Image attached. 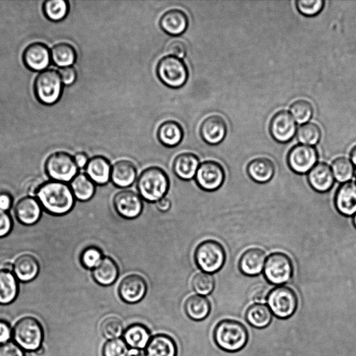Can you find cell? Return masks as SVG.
I'll return each mask as SVG.
<instances>
[{
	"mask_svg": "<svg viewBox=\"0 0 356 356\" xmlns=\"http://www.w3.org/2000/svg\"><path fill=\"white\" fill-rule=\"evenodd\" d=\"M322 136L320 127L315 124H307L300 128L298 132V139L300 142L307 146L317 144Z\"/></svg>",
	"mask_w": 356,
	"mask_h": 356,
	"instance_id": "42",
	"label": "cell"
},
{
	"mask_svg": "<svg viewBox=\"0 0 356 356\" xmlns=\"http://www.w3.org/2000/svg\"><path fill=\"white\" fill-rule=\"evenodd\" d=\"M267 304L276 317L287 319L293 315L298 308V298L290 287L279 286L269 293Z\"/></svg>",
	"mask_w": 356,
	"mask_h": 356,
	"instance_id": "9",
	"label": "cell"
},
{
	"mask_svg": "<svg viewBox=\"0 0 356 356\" xmlns=\"http://www.w3.org/2000/svg\"><path fill=\"white\" fill-rule=\"evenodd\" d=\"M248 332L241 323L234 320H223L215 327L214 339L223 351L236 352L245 347L248 342Z\"/></svg>",
	"mask_w": 356,
	"mask_h": 356,
	"instance_id": "3",
	"label": "cell"
},
{
	"mask_svg": "<svg viewBox=\"0 0 356 356\" xmlns=\"http://www.w3.org/2000/svg\"><path fill=\"white\" fill-rule=\"evenodd\" d=\"M12 205V196L6 192L0 193V210L8 212Z\"/></svg>",
	"mask_w": 356,
	"mask_h": 356,
	"instance_id": "52",
	"label": "cell"
},
{
	"mask_svg": "<svg viewBox=\"0 0 356 356\" xmlns=\"http://www.w3.org/2000/svg\"><path fill=\"white\" fill-rule=\"evenodd\" d=\"M157 135L159 142L163 146L173 148L181 143L184 131L179 124L174 121H168L160 125Z\"/></svg>",
	"mask_w": 356,
	"mask_h": 356,
	"instance_id": "31",
	"label": "cell"
},
{
	"mask_svg": "<svg viewBox=\"0 0 356 356\" xmlns=\"http://www.w3.org/2000/svg\"><path fill=\"white\" fill-rule=\"evenodd\" d=\"M69 3L66 0H48L43 5V12L52 22L62 21L69 13Z\"/></svg>",
	"mask_w": 356,
	"mask_h": 356,
	"instance_id": "36",
	"label": "cell"
},
{
	"mask_svg": "<svg viewBox=\"0 0 356 356\" xmlns=\"http://www.w3.org/2000/svg\"><path fill=\"white\" fill-rule=\"evenodd\" d=\"M58 72L65 85L71 86L77 80V71L72 67L60 69Z\"/></svg>",
	"mask_w": 356,
	"mask_h": 356,
	"instance_id": "49",
	"label": "cell"
},
{
	"mask_svg": "<svg viewBox=\"0 0 356 356\" xmlns=\"http://www.w3.org/2000/svg\"><path fill=\"white\" fill-rule=\"evenodd\" d=\"M246 318L253 326L263 329L271 323L272 314L271 310L266 305L257 304L249 307L246 313Z\"/></svg>",
	"mask_w": 356,
	"mask_h": 356,
	"instance_id": "37",
	"label": "cell"
},
{
	"mask_svg": "<svg viewBox=\"0 0 356 356\" xmlns=\"http://www.w3.org/2000/svg\"><path fill=\"white\" fill-rule=\"evenodd\" d=\"M193 289L201 296H207L212 292L215 286L212 274L206 272L197 273L192 279Z\"/></svg>",
	"mask_w": 356,
	"mask_h": 356,
	"instance_id": "40",
	"label": "cell"
},
{
	"mask_svg": "<svg viewBox=\"0 0 356 356\" xmlns=\"http://www.w3.org/2000/svg\"><path fill=\"white\" fill-rule=\"evenodd\" d=\"M100 329L104 337L114 340L122 335L124 325L121 320L115 317H109L102 321Z\"/></svg>",
	"mask_w": 356,
	"mask_h": 356,
	"instance_id": "43",
	"label": "cell"
},
{
	"mask_svg": "<svg viewBox=\"0 0 356 356\" xmlns=\"http://www.w3.org/2000/svg\"><path fill=\"white\" fill-rule=\"evenodd\" d=\"M36 198L45 212L57 216L71 212L76 200L67 183L54 181L40 186Z\"/></svg>",
	"mask_w": 356,
	"mask_h": 356,
	"instance_id": "1",
	"label": "cell"
},
{
	"mask_svg": "<svg viewBox=\"0 0 356 356\" xmlns=\"http://www.w3.org/2000/svg\"><path fill=\"white\" fill-rule=\"evenodd\" d=\"M200 166L199 157L192 153L178 155L173 162V171L181 180L190 181L195 177Z\"/></svg>",
	"mask_w": 356,
	"mask_h": 356,
	"instance_id": "22",
	"label": "cell"
},
{
	"mask_svg": "<svg viewBox=\"0 0 356 356\" xmlns=\"http://www.w3.org/2000/svg\"><path fill=\"white\" fill-rule=\"evenodd\" d=\"M353 221V224H354L355 227H356V213L354 214Z\"/></svg>",
	"mask_w": 356,
	"mask_h": 356,
	"instance_id": "58",
	"label": "cell"
},
{
	"mask_svg": "<svg viewBox=\"0 0 356 356\" xmlns=\"http://www.w3.org/2000/svg\"><path fill=\"white\" fill-rule=\"evenodd\" d=\"M104 257L100 248L91 245L81 253L80 262L85 269L92 271L100 264Z\"/></svg>",
	"mask_w": 356,
	"mask_h": 356,
	"instance_id": "41",
	"label": "cell"
},
{
	"mask_svg": "<svg viewBox=\"0 0 356 356\" xmlns=\"http://www.w3.org/2000/svg\"><path fill=\"white\" fill-rule=\"evenodd\" d=\"M3 269L14 273V263L12 262L5 263L3 265Z\"/></svg>",
	"mask_w": 356,
	"mask_h": 356,
	"instance_id": "57",
	"label": "cell"
},
{
	"mask_svg": "<svg viewBox=\"0 0 356 356\" xmlns=\"http://www.w3.org/2000/svg\"><path fill=\"white\" fill-rule=\"evenodd\" d=\"M276 171V167L271 160L265 157L256 158L247 166V173L253 181L264 184L269 182Z\"/></svg>",
	"mask_w": 356,
	"mask_h": 356,
	"instance_id": "28",
	"label": "cell"
},
{
	"mask_svg": "<svg viewBox=\"0 0 356 356\" xmlns=\"http://www.w3.org/2000/svg\"><path fill=\"white\" fill-rule=\"evenodd\" d=\"M157 75L159 80L172 89H179L188 82V69L181 58L173 56L163 57L157 66Z\"/></svg>",
	"mask_w": 356,
	"mask_h": 356,
	"instance_id": "8",
	"label": "cell"
},
{
	"mask_svg": "<svg viewBox=\"0 0 356 356\" xmlns=\"http://www.w3.org/2000/svg\"><path fill=\"white\" fill-rule=\"evenodd\" d=\"M267 288L264 285H257L252 291V298L257 303H263L268 298Z\"/></svg>",
	"mask_w": 356,
	"mask_h": 356,
	"instance_id": "50",
	"label": "cell"
},
{
	"mask_svg": "<svg viewBox=\"0 0 356 356\" xmlns=\"http://www.w3.org/2000/svg\"><path fill=\"white\" fill-rule=\"evenodd\" d=\"M113 205L118 216L130 221L138 218L144 209L143 199L140 194L130 190L116 193L113 199Z\"/></svg>",
	"mask_w": 356,
	"mask_h": 356,
	"instance_id": "12",
	"label": "cell"
},
{
	"mask_svg": "<svg viewBox=\"0 0 356 356\" xmlns=\"http://www.w3.org/2000/svg\"><path fill=\"white\" fill-rule=\"evenodd\" d=\"M91 276L95 282L104 287L115 283L120 276V267L110 256H104L100 264L91 271Z\"/></svg>",
	"mask_w": 356,
	"mask_h": 356,
	"instance_id": "26",
	"label": "cell"
},
{
	"mask_svg": "<svg viewBox=\"0 0 356 356\" xmlns=\"http://www.w3.org/2000/svg\"><path fill=\"white\" fill-rule=\"evenodd\" d=\"M74 160L79 168H86L89 163V157L85 153H78L74 157Z\"/></svg>",
	"mask_w": 356,
	"mask_h": 356,
	"instance_id": "53",
	"label": "cell"
},
{
	"mask_svg": "<svg viewBox=\"0 0 356 356\" xmlns=\"http://www.w3.org/2000/svg\"><path fill=\"white\" fill-rule=\"evenodd\" d=\"M318 155L311 146L300 144L293 146L287 155V164L296 173L305 174L316 165Z\"/></svg>",
	"mask_w": 356,
	"mask_h": 356,
	"instance_id": "13",
	"label": "cell"
},
{
	"mask_svg": "<svg viewBox=\"0 0 356 356\" xmlns=\"http://www.w3.org/2000/svg\"><path fill=\"white\" fill-rule=\"evenodd\" d=\"M350 157L351 162L356 166V145L351 149Z\"/></svg>",
	"mask_w": 356,
	"mask_h": 356,
	"instance_id": "56",
	"label": "cell"
},
{
	"mask_svg": "<svg viewBox=\"0 0 356 356\" xmlns=\"http://www.w3.org/2000/svg\"><path fill=\"white\" fill-rule=\"evenodd\" d=\"M118 291L124 302L137 304L144 298L148 291V284L144 277L133 274L122 280Z\"/></svg>",
	"mask_w": 356,
	"mask_h": 356,
	"instance_id": "14",
	"label": "cell"
},
{
	"mask_svg": "<svg viewBox=\"0 0 356 356\" xmlns=\"http://www.w3.org/2000/svg\"><path fill=\"white\" fill-rule=\"evenodd\" d=\"M13 228V220L8 212L0 210V238L8 235Z\"/></svg>",
	"mask_w": 356,
	"mask_h": 356,
	"instance_id": "47",
	"label": "cell"
},
{
	"mask_svg": "<svg viewBox=\"0 0 356 356\" xmlns=\"http://www.w3.org/2000/svg\"><path fill=\"white\" fill-rule=\"evenodd\" d=\"M189 20L187 14L179 10L166 12L159 21L161 29L170 36H180L188 29Z\"/></svg>",
	"mask_w": 356,
	"mask_h": 356,
	"instance_id": "23",
	"label": "cell"
},
{
	"mask_svg": "<svg viewBox=\"0 0 356 356\" xmlns=\"http://www.w3.org/2000/svg\"><path fill=\"white\" fill-rule=\"evenodd\" d=\"M137 176V168L131 161L120 160L111 166L110 181L115 187L126 189L135 183Z\"/></svg>",
	"mask_w": 356,
	"mask_h": 356,
	"instance_id": "18",
	"label": "cell"
},
{
	"mask_svg": "<svg viewBox=\"0 0 356 356\" xmlns=\"http://www.w3.org/2000/svg\"><path fill=\"white\" fill-rule=\"evenodd\" d=\"M14 342L23 350L38 351L43 340V330L41 323L33 317L20 319L12 329Z\"/></svg>",
	"mask_w": 356,
	"mask_h": 356,
	"instance_id": "5",
	"label": "cell"
},
{
	"mask_svg": "<svg viewBox=\"0 0 356 356\" xmlns=\"http://www.w3.org/2000/svg\"><path fill=\"white\" fill-rule=\"evenodd\" d=\"M177 348L174 340L168 335L153 336L146 348L147 356H177Z\"/></svg>",
	"mask_w": 356,
	"mask_h": 356,
	"instance_id": "30",
	"label": "cell"
},
{
	"mask_svg": "<svg viewBox=\"0 0 356 356\" xmlns=\"http://www.w3.org/2000/svg\"><path fill=\"white\" fill-rule=\"evenodd\" d=\"M0 356H25V353L14 341H10L0 344Z\"/></svg>",
	"mask_w": 356,
	"mask_h": 356,
	"instance_id": "46",
	"label": "cell"
},
{
	"mask_svg": "<svg viewBox=\"0 0 356 356\" xmlns=\"http://www.w3.org/2000/svg\"><path fill=\"white\" fill-rule=\"evenodd\" d=\"M290 112L296 122L300 124H304L311 120L314 113V109L309 101L300 100L291 105Z\"/></svg>",
	"mask_w": 356,
	"mask_h": 356,
	"instance_id": "39",
	"label": "cell"
},
{
	"mask_svg": "<svg viewBox=\"0 0 356 356\" xmlns=\"http://www.w3.org/2000/svg\"><path fill=\"white\" fill-rule=\"evenodd\" d=\"M168 52L170 56L181 59L185 58L187 54V46L183 41H175L169 44Z\"/></svg>",
	"mask_w": 356,
	"mask_h": 356,
	"instance_id": "48",
	"label": "cell"
},
{
	"mask_svg": "<svg viewBox=\"0 0 356 356\" xmlns=\"http://www.w3.org/2000/svg\"><path fill=\"white\" fill-rule=\"evenodd\" d=\"M127 356H147L146 353L142 349L132 348L129 351Z\"/></svg>",
	"mask_w": 356,
	"mask_h": 356,
	"instance_id": "55",
	"label": "cell"
},
{
	"mask_svg": "<svg viewBox=\"0 0 356 356\" xmlns=\"http://www.w3.org/2000/svg\"><path fill=\"white\" fill-rule=\"evenodd\" d=\"M308 180L314 190L324 193L333 188L335 177L331 167L324 162H320L309 172Z\"/></svg>",
	"mask_w": 356,
	"mask_h": 356,
	"instance_id": "20",
	"label": "cell"
},
{
	"mask_svg": "<svg viewBox=\"0 0 356 356\" xmlns=\"http://www.w3.org/2000/svg\"><path fill=\"white\" fill-rule=\"evenodd\" d=\"M185 311L191 320L201 321L207 318L210 313V302L204 296L193 295L186 301Z\"/></svg>",
	"mask_w": 356,
	"mask_h": 356,
	"instance_id": "34",
	"label": "cell"
},
{
	"mask_svg": "<svg viewBox=\"0 0 356 356\" xmlns=\"http://www.w3.org/2000/svg\"><path fill=\"white\" fill-rule=\"evenodd\" d=\"M171 207V201L166 197L156 203V208L160 212L166 213L170 210Z\"/></svg>",
	"mask_w": 356,
	"mask_h": 356,
	"instance_id": "54",
	"label": "cell"
},
{
	"mask_svg": "<svg viewBox=\"0 0 356 356\" xmlns=\"http://www.w3.org/2000/svg\"><path fill=\"white\" fill-rule=\"evenodd\" d=\"M45 169L51 181L67 184L79 173L74 157L63 151L50 155L45 161Z\"/></svg>",
	"mask_w": 356,
	"mask_h": 356,
	"instance_id": "6",
	"label": "cell"
},
{
	"mask_svg": "<svg viewBox=\"0 0 356 356\" xmlns=\"http://www.w3.org/2000/svg\"><path fill=\"white\" fill-rule=\"evenodd\" d=\"M200 134L202 140L208 144L218 145L226 136V123L220 115H210L203 122L200 128Z\"/></svg>",
	"mask_w": 356,
	"mask_h": 356,
	"instance_id": "17",
	"label": "cell"
},
{
	"mask_svg": "<svg viewBox=\"0 0 356 356\" xmlns=\"http://www.w3.org/2000/svg\"><path fill=\"white\" fill-rule=\"evenodd\" d=\"M331 169L334 177L341 183L349 182L355 173L354 165L345 157L336 158L332 163Z\"/></svg>",
	"mask_w": 356,
	"mask_h": 356,
	"instance_id": "38",
	"label": "cell"
},
{
	"mask_svg": "<svg viewBox=\"0 0 356 356\" xmlns=\"http://www.w3.org/2000/svg\"><path fill=\"white\" fill-rule=\"evenodd\" d=\"M64 84L58 71L47 69L35 79L34 91L38 101L44 105H52L60 100Z\"/></svg>",
	"mask_w": 356,
	"mask_h": 356,
	"instance_id": "4",
	"label": "cell"
},
{
	"mask_svg": "<svg viewBox=\"0 0 356 356\" xmlns=\"http://www.w3.org/2000/svg\"><path fill=\"white\" fill-rule=\"evenodd\" d=\"M40 271V265L36 258L30 254L19 256L14 263V274L17 279L27 282L36 278Z\"/></svg>",
	"mask_w": 356,
	"mask_h": 356,
	"instance_id": "27",
	"label": "cell"
},
{
	"mask_svg": "<svg viewBox=\"0 0 356 356\" xmlns=\"http://www.w3.org/2000/svg\"><path fill=\"white\" fill-rule=\"evenodd\" d=\"M225 177L223 166L215 161H206L200 164L195 176L198 187L205 192L219 190Z\"/></svg>",
	"mask_w": 356,
	"mask_h": 356,
	"instance_id": "11",
	"label": "cell"
},
{
	"mask_svg": "<svg viewBox=\"0 0 356 356\" xmlns=\"http://www.w3.org/2000/svg\"><path fill=\"white\" fill-rule=\"evenodd\" d=\"M170 187L169 177L161 168L152 166L140 174L137 188L141 198L147 203H156L164 198Z\"/></svg>",
	"mask_w": 356,
	"mask_h": 356,
	"instance_id": "2",
	"label": "cell"
},
{
	"mask_svg": "<svg viewBox=\"0 0 356 356\" xmlns=\"http://www.w3.org/2000/svg\"><path fill=\"white\" fill-rule=\"evenodd\" d=\"M271 137L279 143H287L294 137L296 125L292 115L286 111L276 113L270 123Z\"/></svg>",
	"mask_w": 356,
	"mask_h": 356,
	"instance_id": "16",
	"label": "cell"
},
{
	"mask_svg": "<svg viewBox=\"0 0 356 356\" xmlns=\"http://www.w3.org/2000/svg\"><path fill=\"white\" fill-rule=\"evenodd\" d=\"M293 267L290 258L280 252L271 254L267 259L264 274L267 280L276 285L288 282L293 276Z\"/></svg>",
	"mask_w": 356,
	"mask_h": 356,
	"instance_id": "10",
	"label": "cell"
},
{
	"mask_svg": "<svg viewBox=\"0 0 356 356\" xmlns=\"http://www.w3.org/2000/svg\"><path fill=\"white\" fill-rule=\"evenodd\" d=\"M111 166L109 160L103 156H95L89 159L85 168V173L98 186L109 183Z\"/></svg>",
	"mask_w": 356,
	"mask_h": 356,
	"instance_id": "25",
	"label": "cell"
},
{
	"mask_svg": "<svg viewBox=\"0 0 356 356\" xmlns=\"http://www.w3.org/2000/svg\"><path fill=\"white\" fill-rule=\"evenodd\" d=\"M12 337V329L6 322L0 320V344H5Z\"/></svg>",
	"mask_w": 356,
	"mask_h": 356,
	"instance_id": "51",
	"label": "cell"
},
{
	"mask_svg": "<svg viewBox=\"0 0 356 356\" xmlns=\"http://www.w3.org/2000/svg\"><path fill=\"white\" fill-rule=\"evenodd\" d=\"M296 8L303 15L309 17L315 16L319 14L324 8V1L323 0H299L296 2Z\"/></svg>",
	"mask_w": 356,
	"mask_h": 356,
	"instance_id": "44",
	"label": "cell"
},
{
	"mask_svg": "<svg viewBox=\"0 0 356 356\" xmlns=\"http://www.w3.org/2000/svg\"><path fill=\"white\" fill-rule=\"evenodd\" d=\"M43 208L36 197H26L21 199L15 208V215L19 223L32 225L38 222Z\"/></svg>",
	"mask_w": 356,
	"mask_h": 356,
	"instance_id": "19",
	"label": "cell"
},
{
	"mask_svg": "<svg viewBox=\"0 0 356 356\" xmlns=\"http://www.w3.org/2000/svg\"><path fill=\"white\" fill-rule=\"evenodd\" d=\"M128 346L121 339L111 340L106 342L102 349L103 356H127Z\"/></svg>",
	"mask_w": 356,
	"mask_h": 356,
	"instance_id": "45",
	"label": "cell"
},
{
	"mask_svg": "<svg viewBox=\"0 0 356 356\" xmlns=\"http://www.w3.org/2000/svg\"><path fill=\"white\" fill-rule=\"evenodd\" d=\"M335 205L337 211L344 216L356 213V183L349 181L342 184L335 197Z\"/></svg>",
	"mask_w": 356,
	"mask_h": 356,
	"instance_id": "21",
	"label": "cell"
},
{
	"mask_svg": "<svg viewBox=\"0 0 356 356\" xmlns=\"http://www.w3.org/2000/svg\"><path fill=\"white\" fill-rule=\"evenodd\" d=\"M50 53L51 61L57 67L61 69L70 67L76 62V50L69 43H58L52 47Z\"/></svg>",
	"mask_w": 356,
	"mask_h": 356,
	"instance_id": "32",
	"label": "cell"
},
{
	"mask_svg": "<svg viewBox=\"0 0 356 356\" xmlns=\"http://www.w3.org/2000/svg\"><path fill=\"white\" fill-rule=\"evenodd\" d=\"M76 200L81 202L91 201L96 192V185L85 173H79L70 183Z\"/></svg>",
	"mask_w": 356,
	"mask_h": 356,
	"instance_id": "33",
	"label": "cell"
},
{
	"mask_svg": "<svg viewBox=\"0 0 356 356\" xmlns=\"http://www.w3.org/2000/svg\"><path fill=\"white\" fill-rule=\"evenodd\" d=\"M149 329L142 324H134L124 332V338L127 345L133 348H145L151 340Z\"/></svg>",
	"mask_w": 356,
	"mask_h": 356,
	"instance_id": "35",
	"label": "cell"
},
{
	"mask_svg": "<svg viewBox=\"0 0 356 356\" xmlns=\"http://www.w3.org/2000/svg\"><path fill=\"white\" fill-rule=\"evenodd\" d=\"M18 280L13 272L0 269V304L8 305L15 301L19 291Z\"/></svg>",
	"mask_w": 356,
	"mask_h": 356,
	"instance_id": "29",
	"label": "cell"
},
{
	"mask_svg": "<svg viewBox=\"0 0 356 356\" xmlns=\"http://www.w3.org/2000/svg\"><path fill=\"white\" fill-rule=\"evenodd\" d=\"M23 61L26 68L33 72L44 71L52 62L50 49L45 43H33L25 49Z\"/></svg>",
	"mask_w": 356,
	"mask_h": 356,
	"instance_id": "15",
	"label": "cell"
},
{
	"mask_svg": "<svg viewBox=\"0 0 356 356\" xmlns=\"http://www.w3.org/2000/svg\"><path fill=\"white\" fill-rule=\"evenodd\" d=\"M266 260V254L263 250L252 248L242 255L239 267L241 272L246 276H258L264 270Z\"/></svg>",
	"mask_w": 356,
	"mask_h": 356,
	"instance_id": "24",
	"label": "cell"
},
{
	"mask_svg": "<svg viewBox=\"0 0 356 356\" xmlns=\"http://www.w3.org/2000/svg\"><path fill=\"white\" fill-rule=\"evenodd\" d=\"M194 257L197 267L202 271L211 274L223 267L226 258L223 247L212 240L200 243L196 248Z\"/></svg>",
	"mask_w": 356,
	"mask_h": 356,
	"instance_id": "7",
	"label": "cell"
}]
</instances>
